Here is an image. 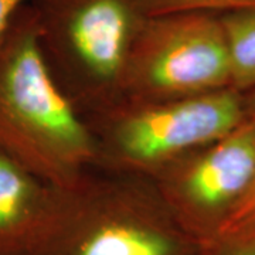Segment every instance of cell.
Instances as JSON below:
<instances>
[{
  "instance_id": "obj_6",
  "label": "cell",
  "mask_w": 255,
  "mask_h": 255,
  "mask_svg": "<svg viewBox=\"0 0 255 255\" xmlns=\"http://www.w3.org/2000/svg\"><path fill=\"white\" fill-rule=\"evenodd\" d=\"M152 180L183 227L201 246L211 241L255 182V117Z\"/></svg>"
},
{
  "instance_id": "obj_12",
  "label": "cell",
  "mask_w": 255,
  "mask_h": 255,
  "mask_svg": "<svg viewBox=\"0 0 255 255\" xmlns=\"http://www.w3.org/2000/svg\"><path fill=\"white\" fill-rule=\"evenodd\" d=\"M30 0H0V44L17 11Z\"/></svg>"
},
{
  "instance_id": "obj_11",
  "label": "cell",
  "mask_w": 255,
  "mask_h": 255,
  "mask_svg": "<svg viewBox=\"0 0 255 255\" xmlns=\"http://www.w3.org/2000/svg\"><path fill=\"white\" fill-rule=\"evenodd\" d=\"M199 255H255V236L214 238L201 246Z\"/></svg>"
},
{
  "instance_id": "obj_4",
  "label": "cell",
  "mask_w": 255,
  "mask_h": 255,
  "mask_svg": "<svg viewBox=\"0 0 255 255\" xmlns=\"http://www.w3.org/2000/svg\"><path fill=\"white\" fill-rule=\"evenodd\" d=\"M70 206L46 255H199L152 179L94 169L70 189Z\"/></svg>"
},
{
  "instance_id": "obj_5",
  "label": "cell",
  "mask_w": 255,
  "mask_h": 255,
  "mask_svg": "<svg viewBox=\"0 0 255 255\" xmlns=\"http://www.w3.org/2000/svg\"><path fill=\"white\" fill-rule=\"evenodd\" d=\"M231 88L216 13L146 16L128 60L122 100L170 101Z\"/></svg>"
},
{
  "instance_id": "obj_7",
  "label": "cell",
  "mask_w": 255,
  "mask_h": 255,
  "mask_svg": "<svg viewBox=\"0 0 255 255\" xmlns=\"http://www.w3.org/2000/svg\"><path fill=\"white\" fill-rule=\"evenodd\" d=\"M70 196V189L43 182L0 155V255H46Z\"/></svg>"
},
{
  "instance_id": "obj_13",
  "label": "cell",
  "mask_w": 255,
  "mask_h": 255,
  "mask_svg": "<svg viewBox=\"0 0 255 255\" xmlns=\"http://www.w3.org/2000/svg\"><path fill=\"white\" fill-rule=\"evenodd\" d=\"M248 102V117H255V91L247 94Z\"/></svg>"
},
{
  "instance_id": "obj_1",
  "label": "cell",
  "mask_w": 255,
  "mask_h": 255,
  "mask_svg": "<svg viewBox=\"0 0 255 255\" xmlns=\"http://www.w3.org/2000/svg\"><path fill=\"white\" fill-rule=\"evenodd\" d=\"M0 155L60 189L98 167L91 129L47 65L28 3L0 44Z\"/></svg>"
},
{
  "instance_id": "obj_3",
  "label": "cell",
  "mask_w": 255,
  "mask_h": 255,
  "mask_svg": "<svg viewBox=\"0 0 255 255\" xmlns=\"http://www.w3.org/2000/svg\"><path fill=\"white\" fill-rule=\"evenodd\" d=\"M38 41L60 88L82 117L122 100L146 14L133 0H30Z\"/></svg>"
},
{
  "instance_id": "obj_2",
  "label": "cell",
  "mask_w": 255,
  "mask_h": 255,
  "mask_svg": "<svg viewBox=\"0 0 255 255\" xmlns=\"http://www.w3.org/2000/svg\"><path fill=\"white\" fill-rule=\"evenodd\" d=\"M84 118L100 169L153 179L237 129L248 118V102L247 94L226 88L183 100H121Z\"/></svg>"
},
{
  "instance_id": "obj_8",
  "label": "cell",
  "mask_w": 255,
  "mask_h": 255,
  "mask_svg": "<svg viewBox=\"0 0 255 255\" xmlns=\"http://www.w3.org/2000/svg\"><path fill=\"white\" fill-rule=\"evenodd\" d=\"M228 60L231 88L250 94L255 91V7L219 14Z\"/></svg>"
},
{
  "instance_id": "obj_10",
  "label": "cell",
  "mask_w": 255,
  "mask_h": 255,
  "mask_svg": "<svg viewBox=\"0 0 255 255\" xmlns=\"http://www.w3.org/2000/svg\"><path fill=\"white\" fill-rule=\"evenodd\" d=\"M255 236V182L246 197L231 213L217 237H250ZM214 240V238H213Z\"/></svg>"
},
{
  "instance_id": "obj_9",
  "label": "cell",
  "mask_w": 255,
  "mask_h": 255,
  "mask_svg": "<svg viewBox=\"0 0 255 255\" xmlns=\"http://www.w3.org/2000/svg\"><path fill=\"white\" fill-rule=\"evenodd\" d=\"M146 16L169 13H227L255 7V0H133Z\"/></svg>"
}]
</instances>
